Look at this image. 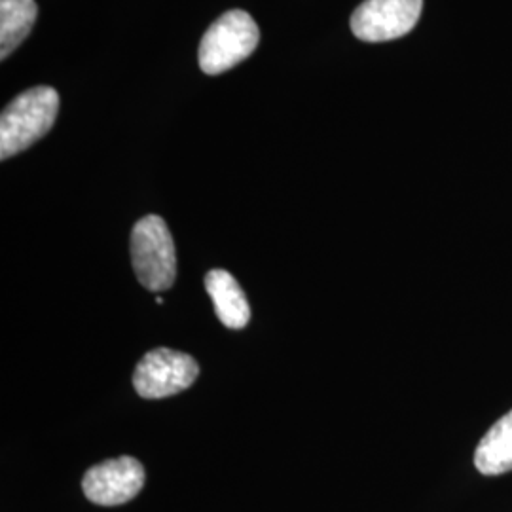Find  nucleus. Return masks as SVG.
I'll list each match as a JSON object with an SVG mask.
<instances>
[{
	"mask_svg": "<svg viewBox=\"0 0 512 512\" xmlns=\"http://www.w3.org/2000/svg\"><path fill=\"white\" fill-rule=\"evenodd\" d=\"M145 486V469L135 458L109 459L92 467L82 480L86 497L103 507H116L131 501Z\"/></svg>",
	"mask_w": 512,
	"mask_h": 512,
	"instance_id": "nucleus-6",
	"label": "nucleus"
},
{
	"mask_svg": "<svg viewBox=\"0 0 512 512\" xmlns=\"http://www.w3.org/2000/svg\"><path fill=\"white\" fill-rule=\"evenodd\" d=\"M205 291L211 296L220 323L228 329H243L251 319V308L236 277L226 270L205 275Z\"/></svg>",
	"mask_w": 512,
	"mask_h": 512,
	"instance_id": "nucleus-7",
	"label": "nucleus"
},
{
	"mask_svg": "<svg viewBox=\"0 0 512 512\" xmlns=\"http://www.w3.org/2000/svg\"><path fill=\"white\" fill-rule=\"evenodd\" d=\"M200 374L194 357L175 349L148 351L133 374V387L143 399H165L192 387Z\"/></svg>",
	"mask_w": 512,
	"mask_h": 512,
	"instance_id": "nucleus-4",
	"label": "nucleus"
},
{
	"mask_svg": "<svg viewBox=\"0 0 512 512\" xmlns=\"http://www.w3.org/2000/svg\"><path fill=\"white\" fill-rule=\"evenodd\" d=\"M260 40L255 19L243 10L222 14L203 35L200 67L205 74L226 73L253 54Z\"/></svg>",
	"mask_w": 512,
	"mask_h": 512,
	"instance_id": "nucleus-3",
	"label": "nucleus"
},
{
	"mask_svg": "<svg viewBox=\"0 0 512 512\" xmlns=\"http://www.w3.org/2000/svg\"><path fill=\"white\" fill-rule=\"evenodd\" d=\"M131 262L139 283L148 291H165L177 277V253L165 220L147 215L133 226Z\"/></svg>",
	"mask_w": 512,
	"mask_h": 512,
	"instance_id": "nucleus-2",
	"label": "nucleus"
},
{
	"mask_svg": "<svg viewBox=\"0 0 512 512\" xmlns=\"http://www.w3.org/2000/svg\"><path fill=\"white\" fill-rule=\"evenodd\" d=\"M475 467L486 476L503 475L512 471V410L478 442Z\"/></svg>",
	"mask_w": 512,
	"mask_h": 512,
	"instance_id": "nucleus-8",
	"label": "nucleus"
},
{
	"mask_svg": "<svg viewBox=\"0 0 512 512\" xmlns=\"http://www.w3.org/2000/svg\"><path fill=\"white\" fill-rule=\"evenodd\" d=\"M38 18L35 0H0V57L6 59L29 37Z\"/></svg>",
	"mask_w": 512,
	"mask_h": 512,
	"instance_id": "nucleus-9",
	"label": "nucleus"
},
{
	"mask_svg": "<svg viewBox=\"0 0 512 512\" xmlns=\"http://www.w3.org/2000/svg\"><path fill=\"white\" fill-rule=\"evenodd\" d=\"M423 0H365L351 16V31L363 42L408 35L420 21Z\"/></svg>",
	"mask_w": 512,
	"mask_h": 512,
	"instance_id": "nucleus-5",
	"label": "nucleus"
},
{
	"mask_svg": "<svg viewBox=\"0 0 512 512\" xmlns=\"http://www.w3.org/2000/svg\"><path fill=\"white\" fill-rule=\"evenodd\" d=\"M59 95L50 86H38L18 97L0 116V158L8 160L35 145L54 128Z\"/></svg>",
	"mask_w": 512,
	"mask_h": 512,
	"instance_id": "nucleus-1",
	"label": "nucleus"
}]
</instances>
